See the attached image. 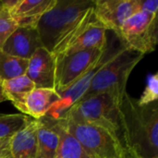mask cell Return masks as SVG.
Instances as JSON below:
<instances>
[{
  "label": "cell",
  "instance_id": "1",
  "mask_svg": "<svg viewBox=\"0 0 158 158\" xmlns=\"http://www.w3.org/2000/svg\"><path fill=\"white\" fill-rule=\"evenodd\" d=\"M121 143L144 158L158 157L157 102L141 106L127 92L119 106Z\"/></svg>",
  "mask_w": 158,
  "mask_h": 158
},
{
  "label": "cell",
  "instance_id": "2",
  "mask_svg": "<svg viewBox=\"0 0 158 158\" xmlns=\"http://www.w3.org/2000/svg\"><path fill=\"white\" fill-rule=\"evenodd\" d=\"M93 6L92 0H56L36 26L43 46L52 53L75 30Z\"/></svg>",
  "mask_w": 158,
  "mask_h": 158
},
{
  "label": "cell",
  "instance_id": "3",
  "mask_svg": "<svg viewBox=\"0 0 158 158\" xmlns=\"http://www.w3.org/2000/svg\"><path fill=\"white\" fill-rule=\"evenodd\" d=\"M122 96L116 92H106L84 98L75 104L62 119L102 127L119 136V106Z\"/></svg>",
  "mask_w": 158,
  "mask_h": 158
},
{
  "label": "cell",
  "instance_id": "4",
  "mask_svg": "<svg viewBox=\"0 0 158 158\" xmlns=\"http://www.w3.org/2000/svg\"><path fill=\"white\" fill-rule=\"evenodd\" d=\"M143 56V54L129 49L122 44L120 48L94 76L88 91L81 100L106 92L124 94L127 92V81L131 71Z\"/></svg>",
  "mask_w": 158,
  "mask_h": 158
},
{
  "label": "cell",
  "instance_id": "5",
  "mask_svg": "<svg viewBox=\"0 0 158 158\" xmlns=\"http://www.w3.org/2000/svg\"><path fill=\"white\" fill-rule=\"evenodd\" d=\"M57 122L71 134L91 158H124L119 136L105 128L65 118Z\"/></svg>",
  "mask_w": 158,
  "mask_h": 158
},
{
  "label": "cell",
  "instance_id": "6",
  "mask_svg": "<svg viewBox=\"0 0 158 158\" xmlns=\"http://www.w3.org/2000/svg\"><path fill=\"white\" fill-rule=\"evenodd\" d=\"M121 45L122 43L116 34L114 38L109 40L107 31V42L101 57L85 74H83L80 79L72 83L68 89L57 94L58 100L51 106L44 118L50 121L61 120L66 116L68 111L82 98V96L88 91L94 76L97 74L100 69L115 55V53L120 48Z\"/></svg>",
  "mask_w": 158,
  "mask_h": 158
},
{
  "label": "cell",
  "instance_id": "7",
  "mask_svg": "<svg viewBox=\"0 0 158 158\" xmlns=\"http://www.w3.org/2000/svg\"><path fill=\"white\" fill-rule=\"evenodd\" d=\"M123 45L138 53L150 54L158 40L157 14L138 11L131 16L116 34Z\"/></svg>",
  "mask_w": 158,
  "mask_h": 158
},
{
  "label": "cell",
  "instance_id": "8",
  "mask_svg": "<svg viewBox=\"0 0 158 158\" xmlns=\"http://www.w3.org/2000/svg\"><path fill=\"white\" fill-rule=\"evenodd\" d=\"M106 42L107 31L95 19L93 6L75 30L54 48L52 54L57 56L86 49L104 48Z\"/></svg>",
  "mask_w": 158,
  "mask_h": 158
},
{
  "label": "cell",
  "instance_id": "9",
  "mask_svg": "<svg viewBox=\"0 0 158 158\" xmlns=\"http://www.w3.org/2000/svg\"><path fill=\"white\" fill-rule=\"evenodd\" d=\"M106 45L104 48L86 49L55 56V91L57 94L65 91L83 74H85L101 57Z\"/></svg>",
  "mask_w": 158,
  "mask_h": 158
},
{
  "label": "cell",
  "instance_id": "10",
  "mask_svg": "<svg viewBox=\"0 0 158 158\" xmlns=\"http://www.w3.org/2000/svg\"><path fill=\"white\" fill-rule=\"evenodd\" d=\"M139 11L138 0H94L95 19L106 30L118 32L123 23Z\"/></svg>",
  "mask_w": 158,
  "mask_h": 158
},
{
  "label": "cell",
  "instance_id": "11",
  "mask_svg": "<svg viewBox=\"0 0 158 158\" xmlns=\"http://www.w3.org/2000/svg\"><path fill=\"white\" fill-rule=\"evenodd\" d=\"M56 0H6L2 1L3 6L17 27L36 28L41 17L49 10Z\"/></svg>",
  "mask_w": 158,
  "mask_h": 158
},
{
  "label": "cell",
  "instance_id": "12",
  "mask_svg": "<svg viewBox=\"0 0 158 158\" xmlns=\"http://www.w3.org/2000/svg\"><path fill=\"white\" fill-rule=\"evenodd\" d=\"M25 75L34 83L35 88L55 90V56L44 46L38 48L28 60V67Z\"/></svg>",
  "mask_w": 158,
  "mask_h": 158
},
{
  "label": "cell",
  "instance_id": "13",
  "mask_svg": "<svg viewBox=\"0 0 158 158\" xmlns=\"http://www.w3.org/2000/svg\"><path fill=\"white\" fill-rule=\"evenodd\" d=\"M38 31L34 27H17L8 36L1 50L12 56L29 60L42 47Z\"/></svg>",
  "mask_w": 158,
  "mask_h": 158
},
{
  "label": "cell",
  "instance_id": "14",
  "mask_svg": "<svg viewBox=\"0 0 158 158\" xmlns=\"http://www.w3.org/2000/svg\"><path fill=\"white\" fill-rule=\"evenodd\" d=\"M38 125V120L31 118L26 126L10 138L11 158H36Z\"/></svg>",
  "mask_w": 158,
  "mask_h": 158
},
{
  "label": "cell",
  "instance_id": "15",
  "mask_svg": "<svg viewBox=\"0 0 158 158\" xmlns=\"http://www.w3.org/2000/svg\"><path fill=\"white\" fill-rule=\"evenodd\" d=\"M57 100L58 94L55 90L35 88L26 98V115L36 120L42 119Z\"/></svg>",
  "mask_w": 158,
  "mask_h": 158
},
{
  "label": "cell",
  "instance_id": "16",
  "mask_svg": "<svg viewBox=\"0 0 158 158\" xmlns=\"http://www.w3.org/2000/svg\"><path fill=\"white\" fill-rule=\"evenodd\" d=\"M2 89L6 101L20 111V114L26 115L25 101L28 94L35 89L34 83L24 74L22 76L2 81Z\"/></svg>",
  "mask_w": 158,
  "mask_h": 158
},
{
  "label": "cell",
  "instance_id": "17",
  "mask_svg": "<svg viewBox=\"0 0 158 158\" xmlns=\"http://www.w3.org/2000/svg\"><path fill=\"white\" fill-rule=\"evenodd\" d=\"M36 158H56L58 149V135L50 121L38 120Z\"/></svg>",
  "mask_w": 158,
  "mask_h": 158
},
{
  "label": "cell",
  "instance_id": "18",
  "mask_svg": "<svg viewBox=\"0 0 158 158\" xmlns=\"http://www.w3.org/2000/svg\"><path fill=\"white\" fill-rule=\"evenodd\" d=\"M50 123L56 131L59 140L56 158H91L84 151L80 143L71 134H69L57 121H50Z\"/></svg>",
  "mask_w": 158,
  "mask_h": 158
},
{
  "label": "cell",
  "instance_id": "19",
  "mask_svg": "<svg viewBox=\"0 0 158 158\" xmlns=\"http://www.w3.org/2000/svg\"><path fill=\"white\" fill-rule=\"evenodd\" d=\"M28 60L12 56L0 50V81H7L26 73Z\"/></svg>",
  "mask_w": 158,
  "mask_h": 158
},
{
  "label": "cell",
  "instance_id": "20",
  "mask_svg": "<svg viewBox=\"0 0 158 158\" xmlns=\"http://www.w3.org/2000/svg\"><path fill=\"white\" fill-rule=\"evenodd\" d=\"M31 118L23 114L0 113V139L10 138L19 131Z\"/></svg>",
  "mask_w": 158,
  "mask_h": 158
},
{
  "label": "cell",
  "instance_id": "21",
  "mask_svg": "<svg viewBox=\"0 0 158 158\" xmlns=\"http://www.w3.org/2000/svg\"><path fill=\"white\" fill-rule=\"evenodd\" d=\"M158 98V73L149 76L147 84L143 93L138 100L141 106H146L155 102H157Z\"/></svg>",
  "mask_w": 158,
  "mask_h": 158
},
{
  "label": "cell",
  "instance_id": "22",
  "mask_svg": "<svg viewBox=\"0 0 158 158\" xmlns=\"http://www.w3.org/2000/svg\"><path fill=\"white\" fill-rule=\"evenodd\" d=\"M16 28V23L11 19L8 14V11L3 6L2 4V7L0 9V50L8 36L13 32Z\"/></svg>",
  "mask_w": 158,
  "mask_h": 158
},
{
  "label": "cell",
  "instance_id": "23",
  "mask_svg": "<svg viewBox=\"0 0 158 158\" xmlns=\"http://www.w3.org/2000/svg\"><path fill=\"white\" fill-rule=\"evenodd\" d=\"M138 4L139 11L150 14H157L158 0H138Z\"/></svg>",
  "mask_w": 158,
  "mask_h": 158
},
{
  "label": "cell",
  "instance_id": "24",
  "mask_svg": "<svg viewBox=\"0 0 158 158\" xmlns=\"http://www.w3.org/2000/svg\"><path fill=\"white\" fill-rule=\"evenodd\" d=\"M124 148V147H123ZM124 158H144L139 155H137L136 153L127 149V148H124ZM158 158V157H156Z\"/></svg>",
  "mask_w": 158,
  "mask_h": 158
},
{
  "label": "cell",
  "instance_id": "25",
  "mask_svg": "<svg viewBox=\"0 0 158 158\" xmlns=\"http://www.w3.org/2000/svg\"><path fill=\"white\" fill-rule=\"evenodd\" d=\"M4 101H6L5 95H4V93H3V89H2V81H0V103L4 102Z\"/></svg>",
  "mask_w": 158,
  "mask_h": 158
},
{
  "label": "cell",
  "instance_id": "26",
  "mask_svg": "<svg viewBox=\"0 0 158 158\" xmlns=\"http://www.w3.org/2000/svg\"><path fill=\"white\" fill-rule=\"evenodd\" d=\"M8 139H9V138H5V139H0V147H1V146H2V145H3V144H4V143H5L6 142V141H7V140H8Z\"/></svg>",
  "mask_w": 158,
  "mask_h": 158
},
{
  "label": "cell",
  "instance_id": "27",
  "mask_svg": "<svg viewBox=\"0 0 158 158\" xmlns=\"http://www.w3.org/2000/svg\"><path fill=\"white\" fill-rule=\"evenodd\" d=\"M1 7H2V0H0V9H1Z\"/></svg>",
  "mask_w": 158,
  "mask_h": 158
}]
</instances>
